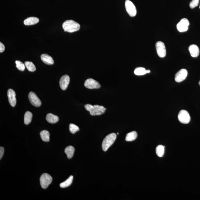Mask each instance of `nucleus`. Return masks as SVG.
<instances>
[{"label": "nucleus", "mask_w": 200, "mask_h": 200, "mask_svg": "<svg viewBox=\"0 0 200 200\" xmlns=\"http://www.w3.org/2000/svg\"><path fill=\"white\" fill-rule=\"evenodd\" d=\"M62 27L65 32L72 33L80 30V25L77 22L72 20H66L62 25Z\"/></svg>", "instance_id": "f257e3e1"}, {"label": "nucleus", "mask_w": 200, "mask_h": 200, "mask_svg": "<svg viewBox=\"0 0 200 200\" xmlns=\"http://www.w3.org/2000/svg\"><path fill=\"white\" fill-rule=\"evenodd\" d=\"M86 110L90 112L92 116H97L104 113L106 109L103 106L95 105L92 106L90 104H87L84 106Z\"/></svg>", "instance_id": "f03ea898"}, {"label": "nucleus", "mask_w": 200, "mask_h": 200, "mask_svg": "<svg viewBox=\"0 0 200 200\" xmlns=\"http://www.w3.org/2000/svg\"><path fill=\"white\" fill-rule=\"evenodd\" d=\"M117 136L115 133L109 134L105 138L102 144V148L104 151H106L115 142Z\"/></svg>", "instance_id": "7ed1b4c3"}, {"label": "nucleus", "mask_w": 200, "mask_h": 200, "mask_svg": "<svg viewBox=\"0 0 200 200\" xmlns=\"http://www.w3.org/2000/svg\"><path fill=\"white\" fill-rule=\"evenodd\" d=\"M52 178L50 175L46 173H43L40 177L41 186L43 189H46L52 183Z\"/></svg>", "instance_id": "20e7f679"}, {"label": "nucleus", "mask_w": 200, "mask_h": 200, "mask_svg": "<svg viewBox=\"0 0 200 200\" xmlns=\"http://www.w3.org/2000/svg\"><path fill=\"white\" fill-rule=\"evenodd\" d=\"M125 6L128 14L131 17H135L137 14L136 8L133 3L129 0L125 1Z\"/></svg>", "instance_id": "39448f33"}, {"label": "nucleus", "mask_w": 200, "mask_h": 200, "mask_svg": "<svg viewBox=\"0 0 200 200\" xmlns=\"http://www.w3.org/2000/svg\"><path fill=\"white\" fill-rule=\"evenodd\" d=\"M189 22L187 19L183 18L178 23L176 27L179 32H183L187 31L189 28Z\"/></svg>", "instance_id": "423d86ee"}, {"label": "nucleus", "mask_w": 200, "mask_h": 200, "mask_svg": "<svg viewBox=\"0 0 200 200\" xmlns=\"http://www.w3.org/2000/svg\"><path fill=\"white\" fill-rule=\"evenodd\" d=\"M157 53L160 58H164L166 55V49L164 43L161 41L157 42L155 45Z\"/></svg>", "instance_id": "0eeeda50"}, {"label": "nucleus", "mask_w": 200, "mask_h": 200, "mask_svg": "<svg viewBox=\"0 0 200 200\" xmlns=\"http://www.w3.org/2000/svg\"><path fill=\"white\" fill-rule=\"evenodd\" d=\"M180 122L183 124L189 123L191 120V117L187 111L185 110H181L178 116Z\"/></svg>", "instance_id": "6e6552de"}, {"label": "nucleus", "mask_w": 200, "mask_h": 200, "mask_svg": "<svg viewBox=\"0 0 200 200\" xmlns=\"http://www.w3.org/2000/svg\"><path fill=\"white\" fill-rule=\"evenodd\" d=\"M28 98L30 103L35 107H39L41 105V102L35 94L32 92H30L28 95Z\"/></svg>", "instance_id": "1a4fd4ad"}, {"label": "nucleus", "mask_w": 200, "mask_h": 200, "mask_svg": "<svg viewBox=\"0 0 200 200\" xmlns=\"http://www.w3.org/2000/svg\"><path fill=\"white\" fill-rule=\"evenodd\" d=\"M84 85L87 88L89 89H99L101 87L98 82L91 78L86 80Z\"/></svg>", "instance_id": "9d476101"}, {"label": "nucleus", "mask_w": 200, "mask_h": 200, "mask_svg": "<svg viewBox=\"0 0 200 200\" xmlns=\"http://www.w3.org/2000/svg\"><path fill=\"white\" fill-rule=\"evenodd\" d=\"M188 71L185 69H181L176 73L175 77L176 82H181L186 79L188 75Z\"/></svg>", "instance_id": "9b49d317"}, {"label": "nucleus", "mask_w": 200, "mask_h": 200, "mask_svg": "<svg viewBox=\"0 0 200 200\" xmlns=\"http://www.w3.org/2000/svg\"><path fill=\"white\" fill-rule=\"evenodd\" d=\"M7 95L10 105L12 107H14L17 104V99L15 92L12 89H9L7 92Z\"/></svg>", "instance_id": "f8f14e48"}, {"label": "nucleus", "mask_w": 200, "mask_h": 200, "mask_svg": "<svg viewBox=\"0 0 200 200\" xmlns=\"http://www.w3.org/2000/svg\"><path fill=\"white\" fill-rule=\"evenodd\" d=\"M70 77L68 75H64L61 77L59 81L60 86L63 90H65L70 82Z\"/></svg>", "instance_id": "ddd939ff"}, {"label": "nucleus", "mask_w": 200, "mask_h": 200, "mask_svg": "<svg viewBox=\"0 0 200 200\" xmlns=\"http://www.w3.org/2000/svg\"><path fill=\"white\" fill-rule=\"evenodd\" d=\"M189 51L191 56L196 58L199 55V49L198 47L195 45H190L189 47Z\"/></svg>", "instance_id": "4468645a"}, {"label": "nucleus", "mask_w": 200, "mask_h": 200, "mask_svg": "<svg viewBox=\"0 0 200 200\" xmlns=\"http://www.w3.org/2000/svg\"><path fill=\"white\" fill-rule=\"evenodd\" d=\"M40 58L42 62L47 65H51L54 64L53 58L52 57L46 54H42L41 55Z\"/></svg>", "instance_id": "2eb2a0df"}, {"label": "nucleus", "mask_w": 200, "mask_h": 200, "mask_svg": "<svg viewBox=\"0 0 200 200\" xmlns=\"http://www.w3.org/2000/svg\"><path fill=\"white\" fill-rule=\"evenodd\" d=\"M39 22V19L37 17H30L24 20V24L27 26L32 25L36 24Z\"/></svg>", "instance_id": "dca6fc26"}, {"label": "nucleus", "mask_w": 200, "mask_h": 200, "mask_svg": "<svg viewBox=\"0 0 200 200\" xmlns=\"http://www.w3.org/2000/svg\"><path fill=\"white\" fill-rule=\"evenodd\" d=\"M47 121L49 123H55L59 120V117L52 113H48L46 117Z\"/></svg>", "instance_id": "f3484780"}, {"label": "nucleus", "mask_w": 200, "mask_h": 200, "mask_svg": "<svg viewBox=\"0 0 200 200\" xmlns=\"http://www.w3.org/2000/svg\"><path fill=\"white\" fill-rule=\"evenodd\" d=\"M151 72V71L149 70H146L145 69L142 67H139L136 69L134 71V74L138 76H141L144 75V74L147 73Z\"/></svg>", "instance_id": "a211bd4d"}, {"label": "nucleus", "mask_w": 200, "mask_h": 200, "mask_svg": "<svg viewBox=\"0 0 200 200\" xmlns=\"http://www.w3.org/2000/svg\"><path fill=\"white\" fill-rule=\"evenodd\" d=\"M74 150L75 149H74V147L71 146H68L65 148V152L66 154L67 157L68 159H70L72 158L74 156Z\"/></svg>", "instance_id": "6ab92c4d"}, {"label": "nucleus", "mask_w": 200, "mask_h": 200, "mask_svg": "<svg viewBox=\"0 0 200 200\" xmlns=\"http://www.w3.org/2000/svg\"><path fill=\"white\" fill-rule=\"evenodd\" d=\"M138 136V134L136 131H132L127 134L125 140L126 141L131 142L134 141Z\"/></svg>", "instance_id": "aec40b11"}, {"label": "nucleus", "mask_w": 200, "mask_h": 200, "mask_svg": "<svg viewBox=\"0 0 200 200\" xmlns=\"http://www.w3.org/2000/svg\"><path fill=\"white\" fill-rule=\"evenodd\" d=\"M41 138L42 141L45 142H48L50 140V134L48 131L43 130L40 132Z\"/></svg>", "instance_id": "412c9836"}, {"label": "nucleus", "mask_w": 200, "mask_h": 200, "mask_svg": "<svg viewBox=\"0 0 200 200\" xmlns=\"http://www.w3.org/2000/svg\"><path fill=\"white\" fill-rule=\"evenodd\" d=\"M73 179H74V177H73V176H70L65 182L61 183L60 184V186L61 188H62L68 187L70 186L71 185V184L72 183Z\"/></svg>", "instance_id": "4be33fe9"}, {"label": "nucleus", "mask_w": 200, "mask_h": 200, "mask_svg": "<svg viewBox=\"0 0 200 200\" xmlns=\"http://www.w3.org/2000/svg\"><path fill=\"white\" fill-rule=\"evenodd\" d=\"M32 118V114L31 112L27 111L25 113L24 116V123L25 125H28L31 122Z\"/></svg>", "instance_id": "5701e85b"}, {"label": "nucleus", "mask_w": 200, "mask_h": 200, "mask_svg": "<svg viewBox=\"0 0 200 200\" xmlns=\"http://www.w3.org/2000/svg\"><path fill=\"white\" fill-rule=\"evenodd\" d=\"M156 152L159 157H162L164 154L165 147L162 145H158L156 148Z\"/></svg>", "instance_id": "b1692460"}, {"label": "nucleus", "mask_w": 200, "mask_h": 200, "mask_svg": "<svg viewBox=\"0 0 200 200\" xmlns=\"http://www.w3.org/2000/svg\"><path fill=\"white\" fill-rule=\"evenodd\" d=\"M25 65L29 71H36V68L34 64L31 62L26 61L25 63Z\"/></svg>", "instance_id": "393cba45"}, {"label": "nucleus", "mask_w": 200, "mask_h": 200, "mask_svg": "<svg viewBox=\"0 0 200 200\" xmlns=\"http://www.w3.org/2000/svg\"><path fill=\"white\" fill-rule=\"evenodd\" d=\"M69 128L70 132L72 134H75L77 131L79 130V127L74 124H70Z\"/></svg>", "instance_id": "a878e982"}, {"label": "nucleus", "mask_w": 200, "mask_h": 200, "mask_svg": "<svg viewBox=\"0 0 200 200\" xmlns=\"http://www.w3.org/2000/svg\"><path fill=\"white\" fill-rule=\"evenodd\" d=\"M15 63L16 64V67L17 69L22 71H24L25 68V64L19 61H16Z\"/></svg>", "instance_id": "bb28decb"}, {"label": "nucleus", "mask_w": 200, "mask_h": 200, "mask_svg": "<svg viewBox=\"0 0 200 200\" xmlns=\"http://www.w3.org/2000/svg\"><path fill=\"white\" fill-rule=\"evenodd\" d=\"M199 0H192L189 4L190 7L191 9H193L197 7L199 4Z\"/></svg>", "instance_id": "cd10ccee"}, {"label": "nucleus", "mask_w": 200, "mask_h": 200, "mask_svg": "<svg viewBox=\"0 0 200 200\" xmlns=\"http://www.w3.org/2000/svg\"><path fill=\"white\" fill-rule=\"evenodd\" d=\"M4 147H0V159L2 158L3 156L4 155Z\"/></svg>", "instance_id": "c85d7f7f"}, {"label": "nucleus", "mask_w": 200, "mask_h": 200, "mask_svg": "<svg viewBox=\"0 0 200 200\" xmlns=\"http://www.w3.org/2000/svg\"><path fill=\"white\" fill-rule=\"evenodd\" d=\"M5 50V46L2 42H0V52L2 53Z\"/></svg>", "instance_id": "c756f323"}, {"label": "nucleus", "mask_w": 200, "mask_h": 200, "mask_svg": "<svg viewBox=\"0 0 200 200\" xmlns=\"http://www.w3.org/2000/svg\"><path fill=\"white\" fill-rule=\"evenodd\" d=\"M199 85H200V81L199 82Z\"/></svg>", "instance_id": "7c9ffc66"}, {"label": "nucleus", "mask_w": 200, "mask_h": 200, "mask_svg": "<svg viewBox=\"0 0 200 200\" xmlns=\"http://www.w3.org/2000/svg\"><path fill=\"white\" fill-rule=\"evenodd\" d=\"M117 134H118V135H119V134L118 133H117Z\"/></svg>", "instance_id": "2f4dec72"}, {"label": "nucleus", "mask_w": 200, "mask_h": 200, "mask_svg": "<svg viewBox=\"0 0 200 200\" xmlns=\"http://www.w3.org/2000/svg\"><path fill=\"white\" fill-rule=\"evenodd\" d=\"M199 8L200 9V6H199Z\"/></svg>", "instance_id": "473e14b6"}]
</instances>
